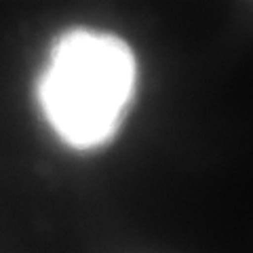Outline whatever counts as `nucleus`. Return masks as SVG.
<instances>
[{"label":"nucleus","mask_w":253,"mask_h":253,"mask_svg":"<svg viewBox=\"0 0 253 253\" xmlns=\"http://www.w3.org/2000/svg\"><path fill=\"white\" fill-rule=\"evenodd\" d=\"M135 93V55L123 38L84 28L55 41L38 101L55 133L76 150L112 139Z\"/></svg>","instance_id":"f257e3e1"}]
</instances>
